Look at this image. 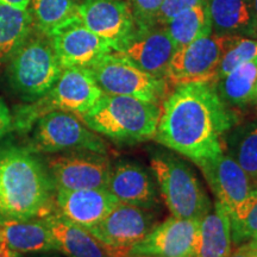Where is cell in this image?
<instances>
[{"mask_svg": "<svg viewBox=\"0 0 257 257\" xmlns=\"http://www.w3.org/2000/svg\"><path fill=\"white\" fill-rule=\"evenodd\" d=\"M237 120L214 81L184 83L163 100L155 140L198 165L224 153L225 135Z\"/></svg>", "mask_w": 257, "mask_h": 257, "instance_id": "cell-1", "label": "cell"}, {"mask_svg": "<svg viewBox=\"0 0 257 257\" xmlns=\"http://www.w3.org/2000/svg\"><path fill=\"white\" fill-rule=\"evenodd\" d=\"M55 187L28 148H0V217L44 218L54 211Z\"/></svg>", "mask_w": 257, "mask_h": 257, "instance_id": "cell-2", "label": "cell"}, {"mask_svg": "<svg viewBox=\"0 0 257 257\" xmlns=\"http://www.w3.org/2000/svg\"><path fill=\"white\" fill-rule=\"evenodd\" d=\"M78 117L96 134L118 143L134 144L155 138L161 106L134 96L104 94Z\"/></svg>", "mask_w": 257, "mask_h": 257, "instance_id": "cell-3", "label": "cell"}, {"mask_svg": "<svg viewBox=\"0 0 257 257\" xmlns=\"http://www.w3.org/2000/svg\"><path fill=\"white\" fill-rule=\"evenodd\" d=\"M102 95L104 93L96 85L88 68H64L49 92L37 100L15 108L12 130L28 133L40 118L53 111L83 114L91 110Z\"/></svg>", "mask_w": 257, "mask_h": 257, "instance_id": "cell-4", "label": "cell"}, {"mask_svg": "<svg viewBox=\"0 0 257 257\" xmlns=\"http://www.w3.org/2000/svg\"><path fill=\"white\" fill-rule=\"evenodd\" d=\"M161 195L172 216L200 221L212 208L200 181L184 161L168 154L150 160Z\"/></svg>", "mask_w": 257, "mask_h": 257, "instance_id": "cell-5", "label": "cell"}, {"mask_svg": "<svg viewBox=\"0 0 257 257\" xmlns=\"http://www.w3.org/2000/svg\"><path fill=\"white\" fill-rule=\"evenodd\" d=\"M9 62L10 83L29 102L49 92L62 72L50 38L44 34L29 37Z\"/></svg>", "mask_w": 257, "mask_h": 257, "instance_id": "cell-6", "label": "cell"}, {"mask_svg": "<svg viewBox=\"0 0 257 257\" xmlns=\"http://www.w3.org/2000/svg\"><path fill=\"white\" fill-rule=\"evenodd\" d=\"M88 69L104 94L134 96L159 105L168 95L166 79L140 69L118 51L106 54Z\"/></svg>", "mask_w": 257, "mask_h": 257, "instance_id": "cell-7", "label": "cell"}, {"mask_svg": "<svg viewBox=\"0 0 257 257\" xmlns=\"http://www.w3.org/2000/svg\"><path fill=\"white\" fill-rule=\"evenodd\" d=\"M28 144L32 153L53 154L64 150H89L107 155L108 147L98 134L87 127L76 114L53 111L34 125Z\"/></svg>", "mask_w": 257, "mask_h": 257, "instance_id": "cell-8", "label": "cell"}, {"mask_svg": "<svg viewBox=\"0 0 257 257\" xmlns=\"http://www.w3.org/2000/svg\"><path fill=\"white\" fill-rule=\"evenodd\" d=\"M153 229V217L146 208L118 201L110 213L88 229L105 246L108 257H127L131 246Z\"/></svg>", "mask_w": 257, "mask_h": 257, "instance_id": "cell-9", "label": "cell"}, {"mask_svg": "<svg viewBox=\"0 0 257 257\" xmlns=\"http://www.w3.org/2000/svg\"><path fill=\"white\" fill-rule=\"evenodd\" d=\"M227 37L211 34L176 49L166 73L168 85L214 81Z\"/></svg>", "mask_w": 257, "mask_h": 257, "instance_id": "cell-10", "label": "cell"}, {"mask_svg": "<svg viewBox=\"0 0 257 257\" xmlns=\"http://www.w3.org/2000/svg\"><path fill=\"white\" fill-rule=\"evenodd\" d=\"M111 168L110 160L105 154L89 150H73L48 161L54 187L66 191L106 188Z\"/></svg>", "mask_w": 257, "mask_h": 257, "instance_id": "cell-11", "label": "cell"}, {"mask_svg": "<svg viewBox=\"0 0 257 257\" xmlns=\"http://www.w3.org/2000/svg\"><path fill=\"white\" fill-rule=\"evenodd\" d=\"M78 17L92 32L120 51L136 31L127 0H81Z\"/></svg>", "mask_w": 257, "mask_h": 257, "instance_id": "cell-12", "label": "cell"}, {"mask_svg": "<svg viewBox=\"0 0 257 257\" xmlns=\"http://www.w3.org/2000/svg\"><path fill=\"white\" fill-rule=\"evenodd\" d=\"M49 38L62 69L89 68L106 54L113 51L108 42L85 27L78 15L55 29Z\"/></svg>", "mask_w": 257, "mask_h": 257, "instance_id": "cell-13", "label": "cell"}, {"mask_svg": "<svg viewBox=\"0 0 257 257\" xmlns=\"http://www.w3.org/2000/svg\"><path fill=\"white\" fill-rule=\"evenodd\" d=\"M199 220L169 217L153 227L142 240L131 246L130 253L157 257H181L194 255Z\"/></svg>", "mask_w": 257, "mask_h": 257, "instance_id": "cell-14", "label": "cell"}, {"mask_svg": "<svg viewBox=\"0 0 257 257\" xmlns=\"http://www.w3.org/2000/svg\"><path fill=\"white\" fill-rule=\"evenodd\" d=\"M208 186L229 214L248 198L253 188L251 179L232 157L220 154L197 165Z\"/></svg>", "mask_w": 257, "mask_h": 257, "instance_id": "cell-15", "label": "cell"}, {"mask_svg": "<svg viewBox=\"0 0 257 257\" xmlns=\"http://www.w3.org/2000/svg\"><path fill=\"white\" fill-rule=\"evenodd\" d=\"M176 47L165 27L138 29L127 44L118 53L135 66L159 79H165Z\"/></svg>", "mask_w": 257, "mask_h": 257, "instance_id": "cell-16", "label": "cell"}, {"mask_svg": "<svg viewBox=\"0 0 257 257\" xmlns=\"http://www.w3.org/2000/svg\"><path fill=\"white\" fill-rule=\"evenodd\" d=\"M117 202L107 188L55 189L54 207L63 218L88 230L100 223Z\"/></svg>", "mask_w": 257, "mask_h": 257, "instance_id": "cell-17", "label": "cell"}, {"mask_svg": "<svg viewBox=\"0 0 257 257\" xmlns=\"http://www.w3.org/2000/svg\"><path fill=\"white\" fill-rule=\"evenodd\" d=\"M107 191L118 201L142 208L156 204L155 186L147 170L135 163L121 162L112 167Z\"/></svg>", "mask_w": 257, "mask_h": 257, "instance_id": "cell-18", "label": "cell"}, {"mask_svg": "<svg viewBox=\"0 0 257 257\" xmlns=\"http://www.w3.org/2000/svg\"><path fill=\"white\" fill-rule=\"evenodd\" d=\"M212 34L257 38L252 0H206Z\"/></svg>", "mask_w": 257, "mask_h": 257, "instance_id": "cell-19", "label": "cell"}, {"mask_svg": "<svg viewBox=\"0 0 257 257\" xmlns=\"http://www.w3.org/2000/svg\"><path fill=\"white\" fill-rule=\"evenodd\" d=\"M49 229L57 251L69 257H108L105 246L87 229L53 211L42 218Z\"/></svg>", "mask_w": 257, "mask_h": 257, "instance_id": "cell-20", "label": "cell"}, {"mask_svg": "<svg viewBox=\"0 0 257 257\" xmlns=\"http://www.w3.org/2000/svg\"><path fill=\"white\" fill-rule=\"evenodd\" d=\"M0 233L6 244L17 253L57 250L55 240L42 218L16 219L0 217Z\"/></svg>", "mask_w": 257, "mask_h": 257, "instance_id": "cell-21", "label": "cell"}, {"mask_svg": "<svg viewBox=\"0 0 257 257\" xmlns=\"http://www.w3.org/2000/svg\"><path fill=\"white\" fill-rule=\"evenodd\" d=\"M232 252L230 216L220 202L199 223L195 257H229Z\"/></svg>", "mask_w": 257, "mask_h": 257, "instance_id": "cell-22", "label": "cell"}, {"mask_svg": "<svg viewBox=\"0 0 257 257\" xmlns=\"http://www.w3.org/2000/svg\"><path fill=\"white\" fill-rule=\"evenodd\" d=\"M218 95L229 107L255 101L257 91V56L240 64L224 78L214 81Z\"/></svg>", "mask_w": 257, "mask_h": 257, "instance_id": "cell-23", "label": "cell"}, {"mask_svg": "<svg viewBox=\"0 0 257 257\" xmlns=\"http://www.w3.org/2000/svg\"><path fill=\"white\" fill-rule=\"evenodd\" d=\"M34 27L30 10L0 4V64L14 56L30 37Z\"/></svg>", "mask_w": 257, "mask_h": 257, "instance_id": "cell-24", "label": "cell"}, {"mask_svg": "<svg viewBox=\"0 0 257 257\" xmlns=\"http://www.w3.org/2000/svg\"><path fill=\"white\" fill-rule=\"evenodd\" d=\"M165 29L174 42L176 49L182 48L201 37L210 36L212 25L207 2L193 6L167 23Z\"/></svg>", "mask_w": 257, "mask_h": 257, "instance_id": "cell-25", "label": "cell"}, {"mask_svg": "<svg viewBox=\"0 0 257 257\" xmlns=\"http://www.w3.org/2000/svg\"><path fill=\"white\" fill-rule=\"evenodd\" d=\"M81 0H31L30 10L34 24L41 34L49 35L78 14Z\"/></svg>", "mask_w": 257, "mask_h": 257, "instance_id": "cell-26", "label": "cell"}, {"mask_svg": "<svg viewBox=\"0 0 257 257\" xmlns=\"http://www.w3.org/2000/svg\"><path fill=\"white\" fill-rule=\"evenodd\" d=\"M230 156L257 184V121L234 130L226 138Z\"/></svg>", "mask_w": 257, "mask_h": 257, "instance_id": "cell-27", "label": "cell"}, {"mask_svg": "<svg viewBox=\"0 0 257 257\" xmlns=\"http://www.w3.org/2000/svg\"><path fill=\"white\" fill-rule=\"evenodd\" d=\"M229 216L233 243L257 239V186Z\"/></svg>", "mask_w": 257, "mask_h": 257, "instance_id": "cell-28", "label": "cell"}, {"mask_svg": "<svg viewBox=\"0 0 257 257\" xmlns=\"http://www.w3.org/2000/svg\"><path fill=\"white\" fill-rule=\"evenodd\" d=\"M257 56V40L251 37L229 36L217 70V78L221 79L240 64ZM214 80V81H216Z\"/></svg>", "mask_w": 257, "mask_h": 257, "instance_id": "cell-29", "label": "cell"}, {"mask_svg": "<svg viewBox=\"0 0 257 257\" xmlns=\"http://www.w3.org/2000/svg\"><path fill=\"white\" fill-rule=\"evenodd\" d=\"M133 11L136 30L154 27L163 0H127Z\"/></svg>", "mask_w": 257, "mask_h": 257, "instance_id": "cell-30", "label": "cell"}, {"mask_svg": "<svg viewBox=\"0 0 257 257\" xmlns=\"http://www.w3.org/2000/svg\"><path fill=\"white\" fill-rule=\"evenodd\" d=\"M205 0H163L162 5L157 12L155 24L159 27H165L172 19L178 17L182 12L187 11L193 6L200 4Z\"/></svg>", "mask_w": 257, "mask_h": 257, "instance_id": "cell-31", "label": "cell"}, {"mask_svg": "<svg viewBox=\"0 0 257 257\" xmlns=\"http://www.w3.org/2000/svg\"><path fill=\"white\" fill-rule=\"evenodd\" d=\"M12 130V113L0 99V140H3Z\"/></svg>", "mask_w": 257, "mask_h": 257, "instance_id": "cell-32", "label": "cell"}, {"mask_svg": "<svg viewBox=\"0 0 257 257\" xmlns=\"http://www.w3.org/2000/svg\"><path fill=\"white\" fill-rule=\"evenodd\" d=\"M229 257H257V239L245 242Z\"/></svg>", "mask_w": 257, "mask_h": 257, "instance_id": "cell-33", "label": "cell"}, {"mask_svg": "<svg viewBox=\"0 0 257 257\" xmlns=\"http://www.w3.org/2000/svg\"><path fill=\"white\" fill-rule=\"evenodd\" d=\"M31 0H0V4L3 5H9L12 8H17L22 10L29 9Z\"/></svg>", "mask_w": 257, "mask_h": 257, "instance_id": "cell-34", "label": "cell"}, {"mask_svg": "<svg viewBox=\"0 0 257 257\" xmlns=\"http://www.w3.org/2000/svg\"><path fill=\"white\" fill-rule=\"evenodd\" d=\"M127 257H157L152 255H142V253H130Z\"/></svg>", "mask_w": 257, "mask_h": 257, "instance_id": "cell-35", "label": "cell"}, {"mask_svg": "<svg viewBox=\"0 0 257 257\" xmlns=\"http://www.w3.org/2000/svg\"><path fill=\"white\" fill-rule=\"evenodd\" d=\"M252 4H253V12H255V17L257 22V0H252Z\"/></svg>", "mask_w": 257, "mask_h": 257, "instance_id": "cell-36", "label": "cell"}, {"mask_svg": "<svg viewBox=\"0 0 257 257\" xmlns=\"http://www.w3.org/2000/svg\"><path fill=\"white\" fill-rule=\"evenodd\" d=\"M181 257H195L194 255H189V256H181Z\"/></svg>", "mask_w": 257, "mask_h": 257, "instance_id": "cell-37", "label": "cell"}, {"mask_svg": "<svg viewBox=\"0 0 257 257\" xmlns=\"http://www.w3.org/2000/svg\"><path fill=\"white\" fill-rule=\"evenodd\" d=\"M255 101L257 102V91H256V98H255Z\"/></svg>", "mask_w": 257, "mask_h": 257, "instance_id": "cell-38", "label": "cell"}]
</instances>
